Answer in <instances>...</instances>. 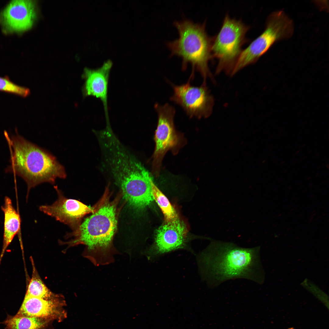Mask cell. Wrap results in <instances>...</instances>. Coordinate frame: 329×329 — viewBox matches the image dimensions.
<instances>
[{
	"instance_id": "obj_1",
	"label": "cell",
	"mask_w": 329,
	"mask_h": 329,
	"mask_svg": "<svg viewBox=\"0 0 329 329\" xmlns=\"http://www.w3.org/2000/svg\"><path fill=\"white\" fill-rule=\"evenodd\" d=\"M260 248H244L231 242L212 240L198 257L202 278L212 288L237 279L262 284L264 273Z\"/></svg>"
},
{
	"instance_id": "obj_2",
	"label": "cell",
	"mask_w": 329,
	"mask_h": 329,
	"mask_svg": "<svg viewBox=\"0 0 329 329\" xmlns=\"http://www.w3.org/2000/svg\"><path fill=\"white\" fill-rule=\"evenodd\" d=\"M93 207L92 214L83 219L78 228L67 232L61 245L66 249L79 245L85 247L83 256L95 266L105 265L114 260L117 251L112 241L117 223V202L110 199L108 189Z\"/></svg>"
},
{
	"instance_id": "obj_3",
	"label": "cell",
	"mask_w": 329,
	"mask_h": 329,
	"mask_svg": "<svg viewBox=\"0 0 329 329\" xmlns=\"http://www.w3.org/2000/svg\"><path fill=\"white\" fill-rule=\"evenodd\" d=\"M11 165L8 171L22 178L27 185V199L30 189L43 183L55 184L57 178H66L65 169L56 158L46 150L18 134L9 138Z\"/></svg>"
},
{
	"instance_id": "obj_4",
	"label": "cell",
	"mask_w": 329,
	"mask_h": 329,
	"mask_svg": "<svg viewBox=\"0 0 329 329\" xmlns=\"http://www.w3.org/2000/svg\"><path fill=\"white\" fill-rule=\"evenodd\" d=\"M174 25L178 30L179 38L167 43L171 51V56L176 55L182 59V69L185 71L189 64L192 67L189 78L192 80L196 71L203 78V83L206 80L213 78L208 67V62L212 58L211 40L206 30V22L195 23L189 19L175 21Z\"/></svg>"
},
{
	"instance_id": "obj_5",
	"label": "cell",
	"mask_w": 329,
	"mask_h": 329,
	"mask_svg": "<svg viewBox=\"0 0 329 329\" xmlns=\"http://www.w3.org/2000/svg\"><path fill=\"white\" fill-rule=\"evenodd\" d=\"M294 29L292 20L284 11L278 10L271 13L267 19L264 31L242 51L232 76L256 62L276 42L290 38Z\"/></svg>"
},
{
	"instance_id": "obj_6",
	"label": "cell",
	"mask_w": 329,
	"mask_h": 329,
	"mask_svg": "<svg viewBox=\"0 0 329 329\" xmlns=\"http://www.w3.org/2000/svg\"><path fill=\"white\" fill-rule=\"evenodd\" d=\"M249 27L241 20L231 18L227 14L222 27L211 44L212 57L218 60L215 74L224 72L231 76L242 51Z\"/></svg>"
},
{
	"instance_id": "obj_7",
	"label": "cell",
	"mask_w": 329,
	"mask_h": 329,
	"mask_svg": "<svg viewBox=\"0 0 329 329\" xmlns=\"http://www.w3.org/2000/svg\"><path fill=\"white\" fill-rule=\"evenodd\" d=\"M154 108L158 119L154 138L155 147L152 156V173L157 176L167 152L171 150L176 155L185 144L186 141L182 134L175 129V108L168 103L161 104L157 103L154 104Z\"/></svg>"
},
{
	"instance_id": "obj_8",
	"label": "cell",
	"mask_w": 329,
	"mask_h": 329,
	"mask_svg": "<svg viewBox=\"0 0 329 329\" xmlns=\"http://www.w3.org/2000/svg\"><path fill=\"white\" fill-rule=\"evenodd\" d=\"M191 81L189 79L186 83L179 85L169 82L173 90L170 100L182 108L190 118H207L212 113L214 98L206 83L196 87L192 85Z\"/></svg>"
},
{
	"instance_id": "obj_9",
	"label": "cell",
	"mask_w": 329,
	"mask_h": 329,
	"mask_svg": "<svg viewBox=\"0 0 329 329\" xmlns=\"http://www.w3.org/2000/svg\"><path fill=\"white\" fill-rule=\"evenodd\" d=\"M54 188L58 195L57 200L51 205H41L39 210L74 230L78 228L86 215L93 213V207L80 200L67 198L57 186H54Z\"/></svg>"
},
{
	"instance_id": "obj_10",
	"label": "cell",
	"mask_w": 329,
	"mask_h": 329,
	"mask_svg": "<svg viewBox=\"0 0 329 329\" xmlns=\"http://www.w3.org/2000/svg\"><path fill=\"white\" fill-rule=\"evenodd\" d=\"M116 182L121 188L124 198L134 207L143 208L153 201L151 184L153 181L144 167L126 175Z\"/></svg>"
},
{
	"instance_id": "obj_11",
	"label": "cell",
	"mask_w": 329,
	"mask_h": 329,
	"mask_svg": "<svg viewBox=\"0 0 329 329\" xmlns=\"http://www.w3.org/2000/svg\"><path fill=\"white\" fill-rule=\"evenodd\" d=\"M187 229L184 223L178 218L165 222L157 230L154 245L146 253L154 257L185 246Z\"/></svg>"
},
{
	"instance_id": "obj_12",
	"label": "cell",
	"mask_w": 329,
	"mask_h": 329,
	"mask_svg": "<svg viewBox=\"0 0 329 329\" xmlns=\"http://www.w3.org/2000/svg\"><path fill=\"white\" fill-rule=\"evenodd\" d=\"M2 21L9 30L24 31L33 25L36 12L34 3L31 0L12 1L5 8L2 14Z\"/></svg>"
},
{
	"instance_id": "obj_13",
	"label": "cell",
	"mask_w": 329,
	"mask_h": 329,
	"mask_svg": "<svg viewBox=\"0 0 329 329\" xmlns=\"http://www.w3.org/2000/svg\"><path fill=\"white\" fill-rule=\"evenodd\" d=\"M112 66V62L108 60L97 69L86 68L83 74L86 79L85 95L93 96L100 99L104 105L106 121H109L107 94L108 79Z\"/></svg>"
},
{
	"instance_id": "obj_14",
	"label": "cell",
	"mask_w": 329,
	"mask_h": 329,
	"mask_svg": "<svg viewBox=\"0 0 329 329\" xmlns=\"http://www.w3.org/2000/svg\"><path fill=\"white\" fill-rule=\"evenodd\" d=\"M60 295L51 299L30 296H25L19 311L16 315L43 318L50 320L61 315V308L64 303Z\"/></svg>"
},
{
	"instance_id": "obj_15",
	"label": "cell",
	"mask_w": 329,
	"mask_h": 329,
	"mask_svg": "<svg viewBox=\"0 0 329 329\" xmlns=\"http://www.w3.org/2000/svg\"><path fill=\"white\" fill-rule=\"evenodd\" d=\"M1 209L4 214V233L2 249L0 255V264L7 248L20 230V215L14 208L11 199L5 198Z\"/></svg>"
},
{
	"instance_id": "obj_16",
	"label": "cell",
	"mask_w": 329,
	"mask_h": 329,
	"mask_svg": "<svg viewBox=\"0 0 329 329\" xmlns=\"http://www.w3.org/2000/svg\"><path fill=\"white\" fill-rule=\"evenodd\" d=\"M31 261L33 268L32 277L25 296L34 297L45 299H53L58 297L60 295L52 292L44 284L32 259Z\"/></svg>"
},
{
	"instance_id": "obj_17",
	"label": "cell",
	"mask_w": 329,
	"mask_h": 329,
	"mask_svg": "<svg viewBox=\"0 0 329 329\" xmlns=\"http://www.w3.org/2000/svg\"><path fill=\"white\" fill-rule=\"evenodd\" d=\"M49 320L43 318L15 315L5 322L8 329H43Z\"/></svg>"
},
{
	"instance_id": "obj_18",
	"label": "cell",
	"mask_w": 329,
	"mask_h": 329,
	"mask_svg": "<svg viewBox=\"0 0 329 329\" xmlns=\"http://www.w3.org/2000/svg\"><path fill=\"white\" fill-rule=\"evenodd\" d=\"M151 193L153 199L155 200L163 213L165 222L169 221L177 218L175 210L168 199L153 182L151 184Z\"/></svg>"
},
{
	"instance_id": "obj_19",
	"label": "cell",
	"mask_w": 329,
	"mask_h": 329,
	"mask_svg": "<svg viewBox=\"0 0 329 329\" xmlns=\"http://www.w3.org/2000/svg\"><path fill=\"white\" fill-rule=\"evenodd\" d=\"M0 90L16 94L23 97H26L30 94V90L26 88L17 85L7 78L0 77Z\"/></svg>"
},
{
	"instance_id": "obj_20",
	"label": "cell",
	"mask_w": 329,
	"mask_h": 329,
	"mask_svg": "<svg viewBox=\"0 0 329 329\" xmlns=\"http://www.w3.org/2000/svg\"><path fill=\"white\" fill-rule=\"evenodd\" d=\"M288 329H294V328H293V327H291V328H289Z\"/></svg>"
}]
</instances>
